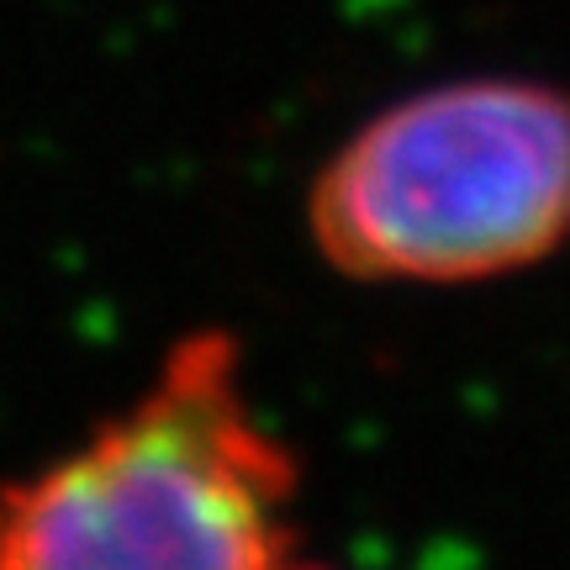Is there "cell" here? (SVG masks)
<instances>
[{"label": "cell", "mask_w": 570, "mask_h": 570, "mask_svg": "<svg viewBox=\"0 0 570 570\" xmlns=\"http://www.w3.org/2000/svg\"><path fill=\"white\" fill-rule=\"evenodd\" d=\"M296 487L238 338L202 327L75 449L0 481V570H291Z\"/></svg>", "instance_id": "cell-1"}, {"label": "cell", "mask_w": 570, "mask_h": 570, "mask_svg": "<svg viewBox=\"0 0 570 570\" xmlns=\"http://www.w3.org/2000/svg\"><path fill=\"white\" fill-rule=\"evenodd\" d=\"M312 248L365 285H487L570 244V90L460 75L354 127L306 190Z\"/></svg>", "instance_id": "cell-2"}, {"label": "cell", "mask_w": 570, "mask_h": 570, "mask_svg": "<svg viewBox=\"0 0 570 570\" xmlns=\"http://www.w3.org/2000/svg\"><path fill=\"white\" fill-rule=\"evenodd\" d=\"M291 570H333V566H302V560H296V566H291Z\"/></svg>", "instance_id": "cell-3"}]
</instances>
